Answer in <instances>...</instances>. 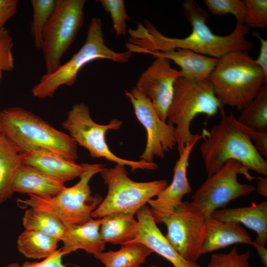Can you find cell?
I'll use <instances>...</instances> for the list:
<instances>
[{"label": "cell", "mask_w": 267, "mask_h": 267, "mask_svg": "<svg viewBox=\"0 0 267 267\" xmlns=\"http://www.w3.org/2000/svg\"><path fill=\"white\" fill-rule=\"evenodd\" d=\"M185 18L192 26L187 37H168L159 32L148 20L129 29L128 42L125 46L133 53L165 51L178 48L187 49L210 57L220 59L233 51H248L253 48L252 42L246 39L249 28L236 23L233 31L226 36L213 33L207 24V12L195 1L186 0L182 3Z\"/></svg>", "instance_id": "cell-1"}, {"label": "cell", "mask_w": 267, "mask_h": 267, "mask_svg": "<svg viewBox=\"0 0 267 267\" xmlns=\"http://www.w3.org/2000/svg\"><path fill=\"white\" fill-rule=\"evenodd\" d=\"M221 119L210 131L204 130L200 146L208 177L220 169L229 160L239 161L248 170L267 176V162L241 128L232 112L227 114L222 107Z\"/></svg>", "instance_id": "cell-2"}, {"label": "cell", "mask_w": 267, "mask_h": 267, "mask_svg": "<svg viewBox=\"0 0 267 267\" xmlns=\"http://www.w3.org/2000/svg\"><path fill=\"white\" fill-rule=\"evenodd\" d=\"M0 122L3 134L21 153L45 150L75 161L79 157L77 144L69 134L23 108L14 106L1 110Z\"/></svg>", "instance_id": "cell-3"}, {"label": "cell", "mask_w": 267, "mask_h": 267, "mask_svg": "<svg viewBox=\"0 0 267 267\" xmlns=\"http://www.w3.org/2000/svg\"><path fill=\"white\" fill-rule=\"evenodd\" d=\"M208 80L222 106L242 110L258 95L267 77L247 51H236L219 59Z\"/></svg>", "instance_id": "cell-4"}, {"label": "cell", "mask_w": 267, "mask_h": 267, "mask_svg": "<svg viewBox=\"0 0 267 267\" xmlns=\"http://www.w3.org/2000/svg\"><path fill=\"white\" fill-rule=\"evenodd\" d=\"M222 107L208 80L195 81L182 76L176 81L167 123L175 127L178 154L185 146L204 138V134H193L192 121L199 114L215 115Z\"/></svg>", "instance_id": "cell-5"}, {"label": "cell", "mask_w": 267, "mask_h": 267, "mask_svg": "<svg viewBox=\"0 0 267 267\" xmlns=\"http://www.w3.org/2000/svg\"><path fill=\"white\" fill-rule=\"evenodd\" d=\"M83 172L79 181L65 187L52 197L29 194L25 199H18L22 205L37 210L46 212L59 220L66 227L81 224L93 219L91 214L103 200L98 194L91 195L89 182L106 165L101 163H82Z\"/></svg>", "instance_id": "cell-6"}, {"label": "cell", "mask_w": 267, "mask_h": 267, "mask_svg": "<svg viewBox=\"0 0 267 267\" xmlns=\"http://www.w3.org/2000/svg\"><path fill=\"white\" fill-rule=\"evenodd\" d=\"M132 53L116 52L105 44L102 23L98 17L91 18L86 40L79 50L70 59L50 74H45L32 89L34 96L39 98L52 97L61 86H70L76 81L79 71L88 63L98 59L119 63L129 61Z\"/></svg>", "instance_id": "cell-7"}, {"label": "cell", "mask_w": 267, "mask_h": 267, "mask_svg": "<svg viewBox=\"0 0 267 267\" xmlns=\"http://www.w3.org/2000/svg\"><path fill=\"white\" fill-rule=\"evenodd\" d=\"M108 186L105 197L91 214L93 219H101L112 214L134 216L148 201L168 185L165 179L137 182L128 176L126 166L116 164L100 173Z\"/></svg>", "instance_id": "cell-8"}, {"label": "cell", "mask_w": 267, "mask_h": 267, "mask_svg": "<svg viewBox=\"0 0 267 267\" xmlns=\"http://www.w3.org/2000/svg\"><path fill=\"white\" fill-rule=\"evenodd\" d=\"M61 125L76 143L86 148L92 158H104L116 164L128 166L132 171L155 170L158 168L155 162L129 160L115 155L107 144L105 135L109 130H119L122 121L113 119L106 125L97 124L92 120L89 108L84 103L74 104Z\"/></svg>", "instance_id": "cell-9"}, {"label": "cell", "mask_w": 267, "mask_h": 267, "mask_svg": "<svg viewBox=\"0 0 267 267\" xmlns=\"http://www.w3.org/2000/svg\"><path fill=\"white\" fill-rule=\"evenodd\" d=\"M85 0H56L53 12L43 33L45 74L54 72L83 26Z\"/></svg>", "instance_id": "cell-10"}, {"label": "cell", "mask_w": 267, "mask_h": 267, "mask_svg": "<svg viewBox=\"0 0 267 267\" xmlns=\"http://www.w3.org/2000/svg\"><path fill=\"white\" fill-rule=\"evenodd\" d=\"M239 161L229 160L210 177L194 192L190 203L205 217L216 210L224 208L230 201L251 194L256 189L252 184L241 183L238 174L249 180L256 179Z\"/></svg>", "instance_id": "cell-11"}, {"label": "cell", "mask_w": 267, "mask_h": 267, "mask_svg": "<svg viewBox=\"0 0 267 267\" xmlns=\"http://www.w3.org/2000/svg\"><path fill=\"white\" fill-rule=\"evenodd\" d=\"M154 219L166 225L165 237L178 253L187 261L196 262L202 255L206 218L190 202L183 201L171 214Z\"/></svg>", "instance_id": "cell-12"}, {"label": "cell", "mask_w": 267, "mask_h": 267, "mask_svg": "<svg viewBox=\"0 0 267 267\" xmlns=\"http://www.w3.org/2000/svg\"><path fill=\"white\" fill-rule=\"evenodd\" d=\"M125 95L146 132V146L139 158L148 163L154 162L155 157L163 158L177 145L175 127L161 119L150 100L135 87L125 90Z\"/></svg>", "instance_id": "cell-13"}, {"label": "cell", "mask_w": 267, "mask_h": 267, "mask_svg": "<svg viewBox=\"0 0 267 267\" xmlns=\"http://www.w3.org/2000/svg\"><path fill=\"white\" fill-rule=\"evenodd\" d=\"M181 76L179 70L171 66L169 60L157 57L141 74L136 84L135 87L150 100L164 122H167L175 82Z\"/></svg>", "instance_id": "cell-14"}, {"label": "cell", "mask_w": 267, "mask_h": 267, "mask_svg": "<svg viewBox=\"0 0 267 267\" xmlns=\"http://www.w3.org/2000/svg\"><path fill=\"white\" fill-rule=\"evenodd\" d=\"M197 142L185 146L174 167L173 178L170 184L159 192L156 198L148 201L154 218L171 214L183 202L184 196L191 192L187 170L191 152Z\"/></svg>", "instance_id": "cell-15"}, {"label": "cell", "mask_w": 267, "mask_h": 267, "mask_svg": "<svg viewBox=\"0 0 267 267\" xmlns=\"http://www.w3.org/2000/svg\"><path fill=\"white\" fill-rule=\"evenodd\" d=\"M136 215L138 222L136 231L133 239L129 241L144 244L169 261L174 267H200L197 262L183 259L173 248L157 226L148 206L142 207Z\"/></svg>", "instance_id": "cell-16"}, {"label": "cell", "mask_w": 267, "mask_h": 267, "mask_svg": "<svg viewBox=\"0 0 267 267\" xmlns=\"http://www.w3.org/2000/svg\"><path fill=\"white\" fill-rule=\"evenodd\" d=\"M21 154L24 164L64 183L80 177L83 172L82 164H77L49 151L35 150Z\"/></svg>", "instance_id": "cell-17"}, {"label": "cell", "mask_w": 267, "mask_h": 267, "mask_svg": "<svg viewBox=\"0 0 267 267\" xmlns=\"http://www.w3.org/2000/svg\"><path fill=\"white\" fill-rule=\"evenodd\" d=\"M145 54H150L155 58H165L173 61L180 67L181 76L195 81L208 80L219 61L218 58L183 48L165 51H151Z\"/></svg>", "instance_id": "cell-18"}, {"label": "cell", "mask_w": 267, "mask_h": 267, "mask_svg": "<svg viewBox=\"0 0 267 267\" xmlns=\"http://www.w3.org/2000/svg\"><path fill=\"white\" fill-rule=\"evenodd\" d=\"M224 222L243 224L257 234L254 240L265 246L267 242V201L252 203L248 207L217 209L211 215Z\"/></svg>", "instance_id": "cell-19"}, {"label": "cell", "mask_w": 267, "mask_h": 267, "mask_svg": "<svg viewBox=\"0 0 267 267\" xmlns=\"http://www.w3.org/2000/svg\"><path fill=\"white\" fill-rule=\"evenodd\" d=\"M206 233L202 247V255L237 243L252 244L250 236L239 223L220 221L210 216L206 218Z\"/></svg>", "instance_id": "cell-20"}, {"label": "cell", "mask_w": 267, "mask_h": 267, "mask_svg": "<svg viewBox=\"0 0 267 267\" xmlns=\"http://www.w3.org/2000/svg\"><path fill=\"white\" fill-rule=\"evenodd\" d=\"M101 219H92L84 223L66 229L62 237L63 256L81 249L93 255L103 252L105 243L99 232Z\"/></svg>", "instance_id": "cell-21"}, {"label": "cell", "mask_w": 267, "mask_h": 267, "mask_svg": "<svg viewBox=\"0 0 267 267\" xmlns=\"http://www.w3.org/2000/svg\"><path fill=\"white\" fill-rule=\"evenodd\" d=\"M65 187V183L25 164H23L14 178V192L40 197L55 196Z\"/></svg>", "instance_id": "cell-22"}, {"label": "cell", "mask_w": 267, "mask_h": 267, "mask_svg": "<svg viewBox=\"0 0 267 267\" xmlns=\"http://www.w3.org/2000/svg\"><path fill=\"white\" fill-rule=\"evenodd\" d=\"M23 164L19 149L3 134L0 137V205L12 196L14 180Z\"/></svg>", "instance_id": "cell-23"}, {"label": "cell", "mask_w": 267, "mask_h": 267, "mask_svg": "<svg viewBox=\"0 0 267 267\" xmlns=\"http://www.w3.org/2000/svg\"><path fill=\"white\" fill-rule=\"evenodd\" d=\"M153 252L144 244L128 241L117 251L101 252L93 255L105 267H140Z\"/></svg>", "instance_id": "cell-24"}, {"label": "cell", "mask_w": 267, "mask_h": 267, "mask_svg": "<svg viewBox=\"0 0 267 267\" xmlns=\"http://www.w3.org/2000/svg\"><path fill=\"white\" fill-rule=\"evenodd\" d=\"M101 219L99 232L105 243L121 245L134 238L138 225L134 216L116 213Z\"/></svg>", "instance_id": "cell-25"}, {"label": "cell", "mask_w": 267, "mask_h": 267, "mask_svg": "<svg viewBox=\"0 0 267 267\" xmlns=\"http://www.w3.org/2000/svg\"><path fill=\"white\" fill-rule=\"evenodd\" d=\"M59 241L40 232L25 229L17 239V248L24 257L34 259H46L57 251Z\"/></svg>", "instance_id": "cell-26"}, {"label": "cell", "mask_w": 267, "mask_h": 267, "mask_svg": "<svg viewBox=\"0 0 267 267\" xmlns=\"http://www.w3.org/2000/svg\"><path fill=\"white\" fill-rule=\"evenodd\" d=\"M22 224L25 229L35 230L61 240L66 227L52 215L31 208L24 212Z\"/></svg>", "instance_id": "cell-27"}, {"label": "cell", "mask_w": 267, "mask_h": 267, "mask_svg": "<svg viewBox=\"0 0 267 267\" xmlns=\"http://www.w3.org/2000/svg\"><path fill=\"white\" fill-rule=\"evenodd\" d=\"M238 122L254 130L267 132V84H265L258 95L242 110Z\"/></svg>", "instance_id": "cell-28"}, {"label": "cell", "mask_w": 267, "mask_h": 267, "mask_svg": "<svg viewBox=\"0 0 267 267\" xmlns=\"http://www.w3.org/2000/svg\"><path fill=\"white\" fill-rule=\"evenodd\" d=\"M56 0H32L33 19L31 31L35 47L42 49L43 44V33L53 12Z\"/></svg>", "instance_id": "cell-29"}, {"label": "cell", "mask_w": 267, "mask_h": 267, "mask_svg": "<svg viewBox=\"0 0 267 267\" xmlns=\"http://www.w3.org/2000/svg\"><path fill=\"white\" fill-rule=\"evenodd\" d=\"M203 2L213 15L230 14L235 18L236 23L244 24L245 5L243 0H204Z\"/></svg>", "instance_id": "cell-30"}, {"label": "cell", "mask_w": 267, "mask_h": 267, "mask_svg": "<svg viewBox=\"0 0 267 267\" xmlns=\"http://www.w3.org/2000/svg\"><path fill=\"white\" fill-rule=\"evenodd\" d=\"M104 9L110 14L113 30L117 37L125 36L127 33V23L130 17L126 10L123 0H100Z\"/></svg>", "instance_id": "cell-31"}, {"label": "cell", "mask_w": 267, "mask_h": 267, "mask_svg": "<svg viewBox=\"0 0 267 267\" xmlns=\"http://www.w3.org/2000/svg\"><path fill=\"white\" fill-rule=\"evenodd\" d=\"M244 24L249 28H264L267 26V0H244Z\"/></svg>", "instance_id": "cell-32"}, {"label": "cell", "mask_w": 267, "mask_h": 267, "mask_svg": "<svg viewBox=\"0 0 267 267\" xmlns=\"http://www.w3.org/2000/svg\"><path fill=\"white\" fill-rule=\"evenodd\" d=\"M250 257L249 251L239 254L235 246L227 253L212 254L207 267H251Z\"/></svg>", "instance_id": "cell-33"}, {"label": "cell", "mask_w": 267, "mask_h": 267, "mask_svg": "<svg viewBox=\"0 0 267 267\" xmlns=\"http://www.w3.org/2000/svg\"><path fill=\"white\" fill-rule=\"evenodd\" d=\"M13 47V39L7 29L0 28V82L3 72L10 71L14 67Z\"/></svg>", "instance_id": "cell-34"}, {"label": "cell", "mask_w": 267, "mask_h": 267, "mask_svg": "<svg viewBox=\"0 0 267 267\" xmlns=\"http://www.w3.org/2000/svg\"><path fill=\"white\" fill-rule=\"evenodd\" d=\"M63 256L59 249L54 254L41 262H25L21 266L18 263H11L4 267H66L62 263Z\"/></svg>", "instance_id": "cell-35"}, {"label": "cell", "mask_w": 267, "mask_h": 267, "mask_svg": "<svg viewBox=\"0 0 267 267\" xmlns=\"http://www.w3.org/2000/svg\"><path fill=\"white\" fill-rule=\"evenodd\" d=\"M240 126L252 141L260 154L264 157H267V132H258L247 128L240 123Z\"/></svg>", "instance_id": "cell-36"}, {"label": "cell", "mask_w": 267, "mask_h": 267, "mask_svg": "<svg viewBox=\"0 0 267 267\" xmlns=\"http://www.w3.org/2000/svg\"><path fill=\"white\" fill-rule=\"evenodd\" d=\"M18 0H0V28L17 13Z\"/></svg>", "instance_id": "cell-37"}, {"label": "cell", "mask_w": 267, "mask_h": 267, "mask_svg": "<svg viewBox=\"0 0 267 267\" xmlns=\"http://www.w3.org/2000/svg\"><path fill=\"white\" fill-rule=\"evenodd\" d=\"M253 35L259 39L260 43L259 56L255 61L267 77V41L257 32H253Z\"/></svg>", "instance_id": "cell-38"}, {"label": "cell", "mask_w": 267, "mask_h": 267, "mask_svg": "<svg viewBox=\"0 0 267 267\" xmlns=\"http://www.w3.org/2000/svg\"><path fill=\"white\" fill-rule=\"evenodd\" d=\"M252 245L256 249L264 267H267V249L265 246L261 245L253 241Z\"/></svg>", "instance_id": "cell-39"}, {"label": "cell", "mask_w": 267, "mask_h": 267, "mask_svg": "<svg viewBox=\"0 0 267 267\" xmlns=\"http://www.w3.org/2000/svg\"><path fill=\"white\" fill-rule=\"evenodd\" d=\"M257 182V192L266 197H267V178L265 177H256Z\"/></svg>", "instance_id": "cell-40"}, {"label": "cell", "mask_w": 267, "mask_h": 267, "mask_svg": "<svg viewBox=\"0 0 267 267\" xmlns=\"http://www.w3.org/2000/svg\"><path fill=\"white\" fill-rule=\"evenodd\" d=\"M2 134H3V133H2V130L1 128V125L0 122V137Z\"/></svg>", "instance_id": "cell-41"}, {"label": "cell", "mask_w": 267, "mask_h": 267, "mask_svg": "<svg viewBox=\"0 0 267 267\" xmlns=\"http://www.w3.org/2000/svg\"><path fill=\"white\" fill-rule=\"evenodd\" d=\"M150 267H159L156 265H151L150 266Z\"/></svg>", "instance_id": "cell-42"}]
</instances>
